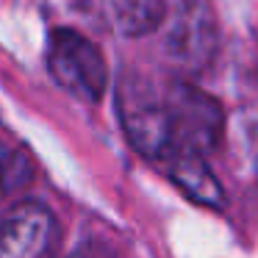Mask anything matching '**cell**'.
Instances as JSON below:
<instances>
[{"instance_id": "6da1fadb", "label": "cell", "mask_w": 258, "mask_h": 258, "mask_svg": "<svg viewBox=\"0 0 258 258\" xmlns=\"http://www.w3.org/2000/svg\"><path fill=\"white\" fill-rule=\"evenodd\" d=\"M117 100V111L131 145L147 158L169 161L178 153V145H175V119L167 100V86L153 89L142 78H125Z\"/></svg>"}, {"instance_id": "7a4b0ae2", "label": "cell", "mask_w": 258, "mask_h": 258, "mask_svg": "<svg viewBox=\"0 0 258 258\" xmlns=\"http://www.w3.org/2000/svg\"><path fill=\"white\" fill-rule=\"evenodd\" d=\"M50 75L67 95L78 97L81 103H97L108 84V67L100 47L81 36L78 31L58 28L50 36L47 53Z\"/></svg>"}, {"instance_id": "3957f363", "label": "cell", "mask_w": 258, "mask_h": 258, "mask_svg": "<svg viewBox=\"0 0 258 258\" xmlns=\"http://www.w3.org/2000/svg\"><path fill=\"white\" fill-rule=\"evenodd\" d=\"M58 225L39 200H23L0 219V258H53Z\"/></svg>"}, {"instance_id": "277c9868", "label": "cell", "mask_w": 258, "mask_h": 258, "mask_svg": "<svg viewBox=\"0 0 258 258\" xmlns=\"http://www.w3.org/2000/svg\"><path fill=\"white\" fill-rule=\"evenodd\" d=\"M95 20L122 36H145L161 25L164 0H89Z\"/></svg>"}, {"instance_id": "5b68a950", "label": "cell", "mask_w": 258, "mask_h": 258, "mask_svg": "<svg viewBox=\"0 0 258 258\" xmlns=\"http://www.w3.org/2000/svg\"><path fill=\"white\" fill-rule=\"evenodd\" d=\"M169 178L175 180L180 191L197 206H208L222 211L225 208V191L219 186L217 175L208 169L206 156H195V153H183V156L169 158Z\"/></svg>"}, {"instance_id": "8992f818", "label": "cell", "mask_w": 258, "mask_h": 258, "mask_svg": "<svg viewBox=\"0 0 258 258\" xmlns=\"http://www.w3.org/2000/svg\"><path fill=\"white\" fill-rule=\"evenodd\" d=\"M208 14L206 12H197V14H189L186 17L180 14L178 17V25L172 31V45L178 47L180 56H189V53H206V39H214V31L208 28Z\"/></svg>"}, {"instance_id": "52a82bcc", "label": "cell", "mask_w": 258, "mask_h": 258, "mask_svg": "<svg viewBox=\"0 0 258 258\" xmlns=\"http://www.w3.org/2000/svg\"><path fill=\"white\" fill-rule=\"evenodd\" d=\"M34 164L20 147H0V191L12 195L31 183Z\"/></svg>"}, {"instance_id": "ba28073f", "label": "cell", "mask_w": 258, "mask_h": 258, "mask_svg": "<svg viewBox=\"0 0 258 258\" xmlns=\"http://www.w3.org/2000/svg\"><path fill=\"white\" fill-rule=\"evenodd\" d=\"M70 258H97V255H95V250H92V247H81V250L73 252Z\"/></svg>"}]
</instances>
